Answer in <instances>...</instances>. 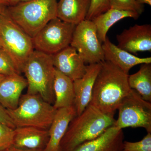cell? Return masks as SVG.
I'll use <instances>...</instances> for the list:
<instances>
[{
  "instance_id": "obj_33",
  "label": "cell",
  "mask_w": 151,
  "mask_h": 151,
  "mask_svg": "<svg viewBox=\"0 0 151 151\" xmlns=\"http://www.w3.org/2000/svg\"><path fill=\"white\" fill-rule=\"evenodd\" d=\"M2 48V47L1 44V42H0V49Z\"/></svg>"
},
{
  "instance_id": "obj_2",
  "label": "cell",
  "mask_w": 151,
  "mask_h": 151,
  "mask_svg": "<svg viewBox=\"0 0 151 151\" xmlns=\"http://www.w3.org/2000/svg\"><path fill=\"white\" fill-rule=\"evenodd\" d=\"M116 121L113 114H105L89 104L70 122L60 143V151H73L81 144L99 137L114 126Z\"/></svg>"
},
{
  "instance_id": "obj_8",
  "label": "cell",
  "mask_w": 151,
  "mask_h": 151,
  "mask_svg": "<svg viewBox=\"0 0 151 151\" xmlns=\"http://www.w3.org/2000/svg\"><path fill=\"white\" fill-rule=\"evenodd\" d=\"M76 26L52 19L32 38L34 49L52 55L70 46Z\"/></svg>"
},
{
  "instance_id": "obj_19",
  "label": "cell",
  "mask_w": 151,
  "mask_h": 151,
  "mask_svg": "<svg viewBox=\"0 0 151 151\" xmlns=\"http://www.w3.org/2000/svg\"><path fill=\"white\" fill-rule=\"evenodd\" d=\"M53 91L55 100L53 106L56 110L73 106L75 97L73 81L56 69Z\"/></svg>"
},
{
  "instance_id": "obj_5",
  "label": "cell",
  "mask_w": 151,
  "mask_h": 151,
  "mask_svg": "<svg viewBox=\"0 0 151 151\" xmlns=\"http://www.w3.org/2000/svg\"><path fill=\"white\" fill-rule=\"evenodd\" d=\"M0 42L10 56L19 74L34 50L32 38L11 18L6 6H0Z\"/></svg>"
},
{
  "instance_id": "obj_20",
  "label": "cell",
  "mask_w": 151,
  "mask_h": 151,
  "mask_svg": "<svg viewBox=\"0 0 151 151\" xmlns=\"http://www.w3.org/2000/svg\"><path fill=\"white\" fill-rule=\"evenodd\" d=\"M140 15L131 11L111 8L92 20L96 27L97 36L101 43L105 42L107 32L111 27L117 22L125 18L137 19Z\"/></svg>"
},
{
  "instance_id": "obj_3",
  "label": "cell",
  "mask_w": 151,
  "mask_h": 151,
  "mask_svg": "<svg viewBox=\"0 0 151 151\" xmlns=\"http://www.w3.org/2000/svg\"><path fill=\"white\" fill-rule=\"evenodd\" d=\"M57 0H31L6 6L11 18L31 38L57 17Z\"/></svg>"
},
{
  "instance_id": "obj_28",
  "label": "cell",
  "mask_w": 151,
  "mask_h": 151,
  "mask_svg": "<svg viewBox=\"0 0 151 151\" xmlns=\"http://www.w3.org/2000/svg\"><path fill=\"white\" fill-rule=\"evenodd\" d=\"M8 151H43L42 150H32V149L21 148L16 147L13 145L11 146L8 149H7Z\"/></svg>"
},
{
  "instance_id": "obj_32",
  "label": "cell",
  "mask_w": 151,
  "mask_h": 151,
  "mask_svg": "<svg viewBox=\"0 0 151 151\" xmlns=\"http://www.w3.org/2000/svg\"><path fill=\"white\" fill-rule=\"evenodd\" d=\"M5 76H3L2 75H1V74H0V81H1L4 78V77Z\"/></svg>"
},
{
  "instance_id": "obj_4",
  "label": "cell",
  "mask_w": 151,
  "mask_h": 151,
  "mask_svg": "<svg viewBox=\"0 0 151 151\" xmlns=\"http://www.w3.org/2000/svg\"><path fill=\"white\" fill-rule=\"evenodd\" d=\"M55 72L52 55L34 50L23 71L27 83V93L39 94L46 102L53 104Z\"/></svg>"
},
{
  "instance_id": "obj_34",
  "label": "cell",
  "mask_w": 151,
  "mask_h": 151,
  "mask_svg": "<svg viewBox=\"0 0 151 151\" xmlns=\"http://www.w3.org/2000/svg\"><path fill=\"white\" fill-rule=\"evenodd\" d=\"M0 151H8V150H3Z\"/></svg>"
},
{
  "instance_id": "obj_24",
  "label": "cell",
  "mask_w": 151,
  "mask_h": 151,
  "mask_svg": "<svg viewBox=\"0 0 151 151\" xmlns=\"http://www.w3.org/2000/svg\"><path fill=\"white\" fill-rule=\"evenodd\" d=\"M16 73L19 74L10 56L4 50L0 49V74L8 76Z\"/></svg>"
},
{
  "instance_id": "obj_30",
  "label": "cell",
  "mask_w": 151,
  "mask_h": 151,
  "mask_svg": "<svg viewBox=\"0 0 151 151\" xmlns=\"http://www.w3.org/2000/svg\"><path fill=\"white\" fill-rule=\"evenodd\" d=\"M136 1L144 5V4H146L149 6L151 5V0H136Z\"/></svg>"
},
{
  "instance_id": "obj_18",
  "label": "cell",
  "mask_w": 151,
  "mask_h": 151,
  "mask_svg": "<svg viewBox=\"0 0 151 151\" xmlns=\"http://www.w3.org/2000/svg\"><path fill=\"white\" fill-rule=\"evenodd\" d=\"M91 0H59L57 6V17L76 25L86 19Z\"/></svg>"
},
{
  "instance_id": "obj_1",
  "label": "cell",
  "mask_w": 151,
  "mask_h": 151,
  "mask_svg": "<svg viewBox=\"0 0 151 151\" xmlns=\"http://www.w3.org/2000/svg\"><path fill=\"white\" fill-rule=\"evenodd\" d=\"M90 104L103 113L114 115L131 89L129 75L109 61L101 62Z\"/></svg>"
},
{
  "instance_id": "obj_22",
  "label": "cell",
  "mask_w": 151,
  "mask_h": 151,
  "mask_svg": "<svg viewBox=\"0 0 151 151\" xmlns=\"http://www.w3.org/2000/svg\"><path fill=\"white\" fill-rule=\"evenodd\" d=\"M111 8L131 11L140 15L144 11V5L136 0H110Z\"/></svg>"
},
{
  "instance_id": "obj_6",
  "label": "cell",
  "mask_w": 151,
  "mask_h": 151,
  "mask_svg": "<svg viewBox=\"0 0 151 151\" xmlns=\"http://www.w3.org/2000/svg\"><path fill=\"white\" fill-rule=\"evenodd\" d=\"M16 127H31L48 130L57 110L39 94L22 95L19 105L13 110L6 109Z\"/></svg>"
},
{
  "instance_id": "obj_13",
  "label": "cell",
  "mask_w": 151,
  "mask_h": 151,
  "mask_svg": "<svg viewBox=\"0 0 151 151\" xmlns=\"http://www.w3.org/2000/svg\"><path fill=\"white\" fill-rule=\"evenodd\" d=\"M104 59L111 62L129 75L131 68L135 65L151 63V57L139 58L123 50L112 43L108 37L102 43Z\"/></svg>"
},
{
  "instance_id": "obj_26",
  "label": "cell",
  "mask_w": 151,
  "mask_h": 151,
  "mask_svg": "<svg viewBox=\"0 0 151 151\" xmlns=\"http://www.w3.org/2000/svg\"><path fill=\"white\" fill-rule=\"evenodd\" d=\"M14 129L0 123V151L7 150L12 145Z\"/></svg>"
},
{
  "instance_id": "obj_16",
  "label": "cell",
  "mask_w": 151,
  "mask_h": 151,
  "mask_svg": "<svg viewBox=\"0 0 151 151\" xmlns=\"http://www.w3.org/2000/svg\"><path fill=\"white\" fill-rule=\"evenodd\" d=\"M27 86L26 79L21 74L5 76L0 81V104L7 110L15 109Z\"/></svg>"
},
{
  "instance_id": "obj_12",
  "label": "cell",
  "mask_w": 151,
  "mask_h": 151,
  "mask_svg": "<svg viewBox=\"0 0 151 151\" xmlns=\"http://www.w3.org/2000/svg\"><path fill=\"white\" fill-rule=\"evenodd\" d=\"M52 56L55 69L73 81L82 77L86 72L87 65L75 49L70 45Z\"/></svg>"
},
{
  "instance_id": "obj_21",
  "label": "cell",
  "mask_w": 151,
  "mask_h": 151,
  "mask_svg": "<svg viewBox=\"0 0 151 151\" xmlns=\"http://www.w3.org/2000/svg\"><path fill=\"white\" fill-rule=\"evenodd\" d=\"M128 83L144 100L151 102V63L141 64L137 73L129 75Z\"/></svg>"
},
{
  "instance_id": "obj_29",
  "label": "cell",
  "mask_w": 151,
  "mask_h": 151,
  "mask_svg": "<svg viewBox=\"0 0 151 151\" xmlns=\"http://www.w3.org/2000/svg\"><path fill=\"white\" fill-rule=\"evenodd\" d=\"M31 1V0H9L8 6H14L19 4V3L29 1Z\"/></svg>"
},
{
  "instance_id": "obj_14",
  "label": "cell",
  "mask_w": 151,
  "mask_h": 151,
  "mask_svg": "<svg viewBox=\"0 0 151 151\" xmlns=\"http://www.w3.org/2000/svg\"><path fill=\"white\" fill-rule=\"evenodd\" d=\"M76 116L73 106L57 110L48 129L49 139L43 151H60V145L71 120Z\"/></svg>"
},
{
  "instance_id": "obj_23",
  "label": "cell",
  "mask_w": 151,
  "mask_h": 151,
  "mask_svg": "<svg viewBox=\"0 0 151 151\" xmlns=\"http://www.w3.org/2000/svg\"><path fill=\"white\" fill-rule=\"evenodd\" d=\"M111 8L110 0H91L86 19L92 20Z\"/></svg>"
},
{
  "instance_id": "obj_17",
  "label": "cell",
  "mask_w": 151,
  "mask_h": 151,
  "mask_svg": "<svg viewBox=\"0 0 151 151\" xmlns=\"http://www.w3.org/2000/svg\"><path fill=\"white\" fill-rule=\"evenodd\" d=\"M49 139L48 130L31 127H16L12 145L21 148L43 150Z\"/></svg>"
},
{
  "instance_id": "obj_7",
  "label": "cell",
  "mask_w": 151,
  "mask_h": 151,
  "mask_svg": "<svg viewBox=\"0 0 151 151\" xmlns=\"http://www.w3.org/2000/svg\"><path fill=\"white\" fill-rule=\"evenodd\" d=\"M118 110L119 116L114 125L116 128H143L151 133V103L134 89H131Z\"/></svg>"
},
{
  "instance_id": "obj_9",
  "label": "cell",
  "mask_w": 151,
  "mask_h": 151,
  "mask_svg": "<svg viewBox=\"0 0 151 151\" xmlns=\"http://www.w3.org/2000/svg\"><path fill=\"white\" fill-rule=\"evenodd\" d=\"M70 46L75 49L85 64L105 60L102 44L92 20L85 19L76 26Z\"/></svg>"
},
{
  "instance_id": "obj_25",
  "label": "cell",
  "mask_w": 151,
  "mask_h": 151,
  "mask_svg": "<svg viewBox=\"0 0 151 151\" xmlns=\"http://www.w3.org/2000/svg\"><path fill=\"white\" fill-rule=\"evenodd\" d=\"M122 151H151V133H147L139 142L124 141Z\"/></svg>"
},
{
  "instance_id": "obj_10",
  "label": "cell",
  "mask_w": 151,
  "mask_h": 151,
  "mask_svg": "<svg viewBox=\"0 0 151 151\" xmlns=\"http://www.w3.org/2000/svg\"><path fill=\"white\" fill-rule=\"evenodd\" d=\"M117 46L133 55L151 51L150 24H136L116 36Z\"/></svg>"
},
{
  "instance_id": "obj_11",
  "label": "cell",
  "mask_w": 151,
  "mask_h": 151,
  "mask_svg": "<svg viewBox=\"0 0 151 151\" xmlns=\"http://www.w3.org/2000/svg\"><path fill=\"white\" fill-rule=\"evenodd\" d=\"M101 65V62L87 65L83 76L73 81L75 95L73 106L76 115H80L90 104L94 82Z\"/></svg>"
},
{
  "instance_id": "obj_31",
  "label": "cell",
  "mask_w": 151,
  "mask_h": 151,
  "mask_svg": "<svg viewBox=\"0 0 151 151\" xmlns=\"http://www.w3.org/2000/svg\"><path fill=\"white\" fill-rule=\"evenodd\" d=\"M9 0H0V6H8Z\"/></svg>"
},
{
  "instance_id": "obj_15",
  "label": "cell",
  "mask_w": 151,
  "mask_h": 151,
  "mask_svg": "<svg viewBox=\"0 0 151 151\" xmlns=\"http://www.w3.org/2000/svg\"><path fill=\"white\" fill-rule=\"evenodd\" d=\"M124 142L123 130L113 126L97 138L81 144L73 151H122Z\"/></svg>"
},
{
  "instance_id": "obj_27",
  "label": "cell",
  "mask_w": 151,
  "mask_h": 151,
  "mask_svg": "<svg viewBox=\"0 0 151 151\" xmlns=\"http://www.w3.org/2000/svg\"><path fill=\"white\" fill-rule=\"evenodd\" d=\"M0 123L5 124L12 129L16 128L12 119L9 116L6 109L0 104Z\"/></svg>"
}]
</instances>
